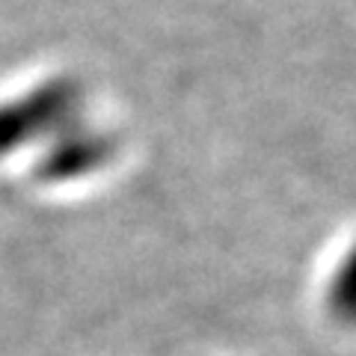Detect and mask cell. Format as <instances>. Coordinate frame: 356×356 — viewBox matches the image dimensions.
<instances>
[{
  "mask_svg": "<svg viewBox=\"0 0 356 356\" xmlns=\"http://www.w3.org/2000/svg\"><path fill=\"white\" fill-rule=\"evenodd\" d=\"M77 89L69 81H51L0 107V158L27 143L60 131L77 110Z\"/></svg>",
  "mask_w": 356,
  "mask_h": 356,
  "instance_id": "6da1fadb",
  "label": "cell"
},
{
  "mask_svg": "<svg viewBox=\"0 0 356 356\" xmlns=\"http://www.w3.org/2000/svg\"><path fill=\"white\" fill-rule=\"evenodd\" d=\"M113 146L104 137L95 134H72V137L60 140L51 149V154L42 161V178L44 181H74L89 172H95L98 166H104Z\"/></svg>",
  "mask_w": 356,
  "mask_h": 356,
  "instance_id": "7a4b0ae2",
  "label": "cell"
},
{
  "mask_svg": "<svg viewBox=\"0 0 356 356\" xmlns=\"http://www.w3.org/2000/svg\"><path fill=\"white\" fill-rule=\"evenodd\" d=\"M327 309L330 315L348 327H356V243L341 255L336 273L327 285Z\"/></svg>",
  "mask_w": 356,
  "mask_h": 356,
  "instance_id": "3957f363",
  "label": "cell"
}]
</instances>
